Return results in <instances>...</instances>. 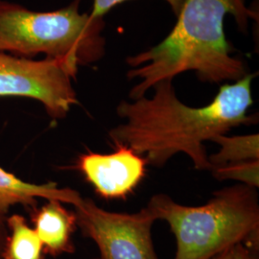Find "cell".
<instances>
[{"mask_svg":"<svg viewBox=\"0 0 259 259\" xmlns=\"http://www.w3.org/2000/svg\"><path fill=\"white\" fill-rule=\"evenodd\" d=\"M145 207L156 221L169 225L176 238L174 259H212L237 244L258 250L257 188L228 186L198 206L179 204L159 193Z\"/></svg>","mask_w":259,"mask_h":259,"instance_id":"obj_3","label":"cell"},{"mask_svg":"<svg viewBox=\"0 0 259 259\" xmlns=\"http://www.w3.org/2000/svg\"><path fill=\"white\" fill-rule=\"evenodd\" d=\"M77 227L92 239L101 259H159L152 239L156 219L143 207L139 212H112L83 198L74 206Z\"/></svg>","mask_w":259,"mask_h":259,"instance_id":"obj_6","label":"cell"},{"mask_svg":"<svg viewBox=\"0 0 259 259\" xmlns=\"http://www.w3.org/2000/svg\"><path fill=\"white\" fill-rule=\"evenodd\" d=\"M257 251L244 244H237L212 259H258Z\"/></svg>","mask_w":259,"mask_h":259,"instance_id":"obj_14","label":"cell"},{"mask_svg":"<svg viewBox=\"0 0 259 259\" xmlns=\"http://www.w3.org/2000/svg\"><path fill=\"white\" fill-rule=\"evenodd\" d=\"M93 259H101L100 257H97V258H93Z\"/></svg>","mask_w":259,"mask_h":259,"instance_id":"obj_16","label":"cell"},{"mask_svg":"<svg viewBox=\"0 0 259 259\" xmlns=\"http://www.w3.org/2000/svg\"><path fill=\"white\" fill-rule=\"evenodd\" d=\"M212 141L220 146V150L208 156L210 171L232 163L259 160L258 134L232 137L220 135Z\"/></svg>","mask_w":259,"mask_h":259,"instance_id":"obj_11","label":"cell"},{"mask_svg":"<svg viewBox=\"0 0 259 259\" xmlns=\"http://www.w3.org/2000/svg\"><path fill=\"white\" fill-rule=\"evenodd\" d=\"M218 181H236L254 188L259 186V160H248L215 168L210 171Z\"/></svg>","mask_w":259,"mask_h":259,"instance_id":"obj_12","label":"cell"},{"mask_svg":"<svg viewBox=\"0 0 259 259\" xmlns=\"http://www.w3.org/2000/svg\"><path fill=\"white\" fill-rule=\"evenodd\" d=\"M38 199L58 200L73 207L83 197L74 189L60 187L56 183L31 184L0 166V213L6 215L14 205H23L31 210L37 207Z\"/></svg>","mask_w":259,"mask_h":259,"instance_id":"obj_9","label":"cell"},{"mask_svg":"<svg viewBox=\"0 0 259 259\" xmlns=\"http://www.w3.org/2000/svg\"><path fill=\"white\" fill-rule=\"evenodd\" d=\"M93 10L90 13L91 16L93 18L104 19L105 15L108 12H110L112 8L128 0H93ZM165 1L169 4L174 14L178 16L184 4V0H165Z\"/></svg>","mask_w":259,"mask_h":259,"instance_id":"obj_13","label":"cell"},{"mask_svg":"<svg viewBox=\"0 0 259 259\" xmlns=\"http://www.w3.org/2000/svg\"><path fill=\"white\" fill-rule=\"evenodd\" d=\"M78 68L65 61H35L0 52V97H25L42 104L53 119H63L78 104L72 80Z\"/></svg>","mask_w":259,"mask_h":259,"instance_id":"obj_5","label":"cell"},{"mask_svg":"<svg viewBox=\"0 0 259 259\" xmlns=\"http://www.w3.org/2000/svg\"><path fill=\"white\" fill-rule=\"evenodd\" d=\"M232 16L246 32L257 13L246 0H184L176 25L162 41L128 57L129 80L140 79L130 91L131 100L145 96L156 83L194 71L204 83L236 82L249 74L245 63L233 57L234 48L225 34V19Z\"/></svg>","mask_w":259,"mask_h":259,"instance_id":"obj_2","label":"cell"},{"mask_svg":"<svg viewBox=\"0 0 259 259\" xmlns=\"http://www.w3.org/2000/svg\"><path fill=\"white\" fill-rule=\"evenodd\" d=\"M254 77L249 73L222 84L212 101L203 107L185 105L177 97L173 81H161L152 88V97L118 104L116 113L125 122L110 130L109 138L115 146H127L142 156L148 165L162 167L183 153L196 170L210 171L204 142L258 121L257 114L249 113Z\"/></svg>","mask_w":259,"mask_h":259,"instance_id":"obj_1","label":"cell"},{"mask_svg":"<svg viewBox=\"0 0 259 259\" xmlns=\"http://www.w3.org/2000/svg\"><path fill=\"white\" fill-rule=\"evenodd\" d=\"M105 21L80 12V0L62 9L34 12L0 1V52L31 59L45 54L79 68L106 52Z\"/></svg>","mask_w":259,"mask_h":259,"instance_id":"obj_4","label":"cell"},{"mask_svg":"<svg viewBox=\"0 0 259 259\" xmlns=\"http://www.w3.org/2000/svg\"><path fill=\"white\" fill-rule=\"evenodd\" d=\"M7 236L1 259H46L44 245L24 216L15 213L6 217Z\"/></svg>","mask_w":259,"mask_h":259,"instance_id":"obj_10","label":"cell"},{"mask_svg":"<svg viewBox=\"0 0 259 259\" xmlns=\"http://www.w3.org/2000/svg\"><path fill=\"white\" fill-rule=\"evenodd\" d=\"M6 215H3L0 213V259H1V254H2V250L4 247V243L5 239L7 236V226H6Z\"/></svg>","mask_w":259,"mask_h":259,"instance_id":"obj_15","label":"cell"},{"mask_svg":"<svg viewBox=\"0 0 259 259\" xmlns=\"http://www.w3.org/2000/svg\"><path fill=\"white\" fill-rule=\"evenodd\" d=\"M33 229L44 245L46 254L59 256L73 253V233L77 228L74 210H69L58 200H48L40 207L31 210Z\"/></svg>","mask_w":259,"mask_h":259,"instance_id":"obj_8","label":"cell"},{"mask_svg":"<svg viewBox=\"0 0 259 259\" xmlns=\"http://www.w3.org/2000/svg\"><path fill=\"white\" fill-rule=\"evenodd\" d=\"M115 147L111 154L89 152L77 160V169L105 200H125L146 175L144 157L127 146Z\"/></svg>","mask_w":259,"mask_h":259,"instance_id":"obj_7","label":"cell"}]
</instances>
